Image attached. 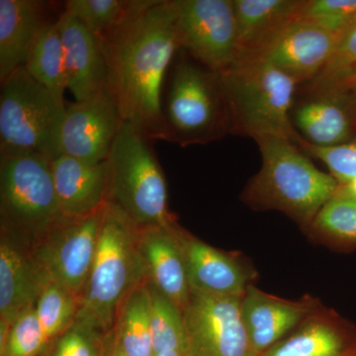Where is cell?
Listing matches in <instances>:
<instances>
[{"label":"cell","instance_id":"35","mask_svg":"<svg viewBox=\"0 0 356 356\" xmlns=\"http://www.w3.org/2000/svg\"><path fill=\"white\" fill-rule=\"evenodd\" d=\"M105 356H128L123 350L115 343L111 332L107 334L106 339V355Z\"/></svg>","mask_w":356,"mask_h":356},{"label":"cell","instance_id":"31","mask_svg":"<svg viewBox=\"0 0 356 356\" xmlns=\"http://www.w3.org/2000/svg\"><path fill=\"white\" fill-rule=\"evenodd\" d=\"M107 334L83 320L54 337L41 356H105Z\"/></svg>","mask_w":356,"mask_h":356},{"label":"cell","instance_id":"33","mask_svg":"<svg viewBox=\"0 0 356 356\" xmlns=\"http://www.w3.org/2000/svg\"><path fill=\"white\" fill-rule=\"evenodd\" d=\"M47 343L36 308L30 307L11 325L6 341L0 344V356H41Z\"/></svg>","mask_w":356,"mask_h":356},{"label":"cell","instance_id":"29","mask_svg":"<svg viewBox=\"0 0 356 356\" xmlns=\"http://www.w3.org/2000/svg\"><path fill=\"white\" fill-rule=\"evenodd\" d=\"M35 308L49 343L74 324L79 313V300L64 288L51 282L40 295Z\"/></svg>","mask_w":356,"mask_h":356},{"label":"cell","instance_id":"34","mask_svg":"<svg viewBox=\"0 0 356 356\" xmlns=\"http://www.w3.org/2000/svg\"><path fill=\"white\" fill-rule=\"evenodd\" d=\"M300 149L324 163L339 185L356 179V139L334 147H317L304 140Z\"/></svg>","mask_w":356,"mask_h":356},{"label":"cell","instance_id":"22","mask_svg":"<svg viewBox=\"0 0 356 356\" xmlns=\"http://www.w3.org/2000/svg\"><path fill=\"white\" fill-rule=\"evenodd\" d=\"M47 3L38 0H0V81L25 64L46 19Z\"/></svg>","mask_w":356,"mask_h":356},{"label":"cell","instance_id":"25","mask_svg":"<svg viewBox=\"0 0 356 356\" xmlns=\"http://www.w3.org/2000/svg\"><path fill=\"white\" fill-rule=\"evenodd\" d=\"M111 334L115 343L128 356H154L151 298L147 281L124 300Z\"/></svg>","mask_w":356,"mask_h":356},{"label":"cell","instance_id":"9","mask_svg":"<svg viewBox=\"0 0 356 356\" xmlns=\"http://www.w3.org/2000/svg\"><path fill=\"white\" fill-rule=\"evenodd\" d=\"M105 206L88 216L63 217L33 245L35 255L51 282L79 300L95 261Z\"/></svg>","mask_w":356,"mask_h":356},{"label":"cell","instance_id":"28","mask_svg":"<svg viewBox=\"0 0 356 356\" xmlns=\"http://www.w3.org/2000/svg\"><path fill=\"white\" fill-rule=\"evenodd\" d=\"M308 229L327 242L356 243L355 199L337 192L318 211Z\"/></svg>","mask_w":356,"mask_h":356},{"label":"cell","instance_id":"37","mask_svg":"<svg viewBox=\"0 0 356 356\" xmlns=\"http://www.w3.org/2000/svg\"><path fill=\"white\" fill-rule=\"evenodd\" d=\"M348 102H350L351 110H353V115H355L356 119V86L355 88L348 93Z\"/></svg>","mask_w":356,"mask_h":356},{"label":"cell","instance_id":"39","mask_svg":"<svg viewBox=\"0 0 356 356\" xmlns=\"http://www.w3.org/2000/svg\"><path fill=\"white\" fill-rule=\"evenodd\" d=\"M351 356H356V350L355 351V353H353V355Z\"/></svg>","mask_w":356,"mask_h":356},{"label":"cell","instance_id":"23","mask_svg":"<svg viewBox=\"0 0 356 356\" xmlns=\"http://www.w3.org/2000/svg\"><path fill=\"white\" fill-rule=\"evenodd\" d=\"M346 332L330 312L318 305L311 315L259 356H351Z\"/></svg>","mask_w":356,"mask_h":356},{"label":"cell","instance_id":"10","mask_svg":"<svg viewBox=\"0 0 356 356\" xmlns=\"http://www.w3.org/2000/svg\"><path fill=\"white\" fill-rule=\"evenodd\" d=\"M180 49L213 72L231 67L236 49L234 0H172Z\"/></svg>","mask_w":356,"mask_h":356},{"label":"cell","instance_id":"6","mask_svg":"<svg viewBox=\"0 0 356 356\" xmlns=\"http://www.w3.org/2000/svg\"><path fill=\"white\" fill-rule=\"evenodd\" d=\"M165 140L180 147L205 145L231 132L219 72L181 58L163 89Z\"/></svg>","mask_w":356,"mask_h":356},{"label":"cell","instance_id":"3","mask_svg":"<svg viewBox=\"0 0 356 356\" xmlns=\"http://www.w3.org/2000/svg\"><path fill=\"white\" fill-rule=\"evenodd\" d=\"M146 281L139 228L118 207L107 202L95 261L79 298L77 320L108 334L124 300Z\"/></svg>","mask_w":356,"mask_h":356},{"label":"cell","instance_id":"13","mask_svg":"<svg viewBox=\"0 0 356 356\" xmlns=\"http://www.w3.org/2000/svg\"><path fill=\"white\" fill-rule=\"evenodd\" d=\"M49 283L33 245L0 228V331L9 332L23 312L36 305Z\"/></svg>","mask_w":356,"mask_h":356},{"label":"cell","instance_id":"15","mask_svg":"<svg viewBox=\"0 0 356 356\" xmlns=\"http://www.w3.org/2000/svg\"><path fill=\"white\" fill-rule=\"evenodd\" d=\"M191 291L216 296L243 297L254 273L240 259L222 252L179 228Z\"/></svg>","mask_w":356,"mask_h":356},{"label":"cell","instance_id":"27","mask_svg":"<svg viewBox=\"0 0 356 356\" xmlns=\"http://www.w3.org/2000/svg\"><path fill=\"white\" fill-rule=\"evenodd\" d=\"M151 298V327L154 355L165 350L186 355V332L181 309L147 282Z\"/></svg>","mask_w":356,"mask_h":356},{"label":"cell","instance_id":"17","mask_svg":"<svg viewBox=\"0 0 356 356\" xmlns=\"http://www.w3.org/2000/svg\"><path fill=\"white\" fill-rule=\"evenodd\" d=\"M57 22L64 46L67 89L76 102H86L107 89L102 40L64 11Z\"/></svg>","mask_w":356,"mask_h":356},{"label":"cell","instance_id":"30","mask_svg":"<svg viewBox=\"0 0 356 356\" xmlns=\"http://www.w3.org/2000/svg\"><path fill=\"white\" fill-rule=\"evenodd\" d=\"M135 3L136 0H67L64 13L102 37L123 20Z\"/></svg>","mask_w":356,"mask_h":356},{"label":"cell","instance_id":"21","mask_svg":"<svg viewBox=\"0 0 356 356\" xmlns=\"http://www.w3.org/2000/svg\"><path fill=\"white\" fill-rule=\"evenodd\" d=\"M293 126L309 144L334 147L356 139V119L348 95L308 96L293 107Z\"/></svg>","mask_w":356,"mask_h":356},{"label":"cell","instance_id":"24","mask_svg":"<svg viewBox=\"0 0 356 356\" xmlns=\"http://www.w3.org/2000/svg\"><path fill=\"white\" fill-rule=\"evenodd\" d=\"M23 67L33 79L50 91L58 105L65 107V51L57 20L48 21L40 30Z\"/></svg>","mask_w":356,"mask_h":356},{"label":"cell","instance_id":"36","mask_svg":"<svg viewBox=\"0 0 356 356\" xmlns=\"http://www.w3.org/2000/svg\"><path fill=\"white\" fill-rule=\"evenodd\" d=\"M337 192L356 200V179L351 180L348 184L339 185V191Z\"/></svg>","mask_w":356,"mask_h":356},{"label":"cell","instance_id":"7","mask_svg":"<svg viewBox=\"0 0 356 356\" xmlns=\"http://www.w3.org/2000/svg\"><path fill=\"white\" fill-rule=\"evenodd\" d=\"M65 107L56 102L24 67L1 81L0 156L39 154L60 156V132Z\"/></svg>","mask_w":356,"mask_h":356},{"label":"cell","instance_id":"2","mask_svg":"<svg viewBox=\"0 0 356 356\" xmlns=\"http://www.w3.org/2000/svg\"><path fill=\"white\" fill-rule=\"evenodd\" d=\"M255 142L262 165L243 191V202L257 210L280 211L308 228L318 211L336 195L339 182L321 172L290 140L262 137Z\"/></svg>","mask_w":356,"mask_h":356},{"label":"cell","instance_id":"18","mask_svg":"<svg viewBox=\"0 0 356 356\" xmlns=\"http://www.w3.org/2000/svg\"><path fill=\"white\" fill-rule=\"evenodd\" d=\"M179 225L139 229V250L147 282L184 310L191 286L179 240Z\"/></svg>","mask_w":356,"mask_h":356},{"label":"cell","instance_id":"12","mask_svg":"<svg viewBox=\"0 0 356 356\" xmlns=\"http://www.w3.org/2000/svg\"><path fill=\"white\" fill-rule=\"evenodd\" d=\"M122 123L120 112L107 89L86 102L65 105L60 156L103 163L108 158Z\"/></svg>","mask_w":356,"mask_h":356},{"label":"cell","instance_id":"11","mask_svg":"<svg viewBox=\"0 0 356 356\" xmlns=\"http://www.w3.org/2000/svg\"><path fill=\"white\" fill-rule=\"evenodd\" d=\"M187 356H254L242 297L191 291L184 310Z\"/></svg>","mask_w":356,"mask_h":356},{"label":"cell","instance_id":"4","mask_svg":"<svg viewBox=\"0 0 356 356\" xmlns=\"http://www.w3.org/2000/svg\"><path fill=\"white\" fill-rule=\"evenodd\" d=\"M232 134L257 140L280 137L301 147L292 123L298 83L261 58L235 63L219 72Z\"/></svg>","mask_w":356,"mask_h":356},{"label":"cell","instance_id":"20","mask_svg":"<svg viewBox=\"0 0 356 356\" xmlns=\"http://www.w3.org/2000/svg\"><path fill=\"white\" fill-rule=\"evenodd\" d=\"M302 1L234 0L236 49L233 64L259 57L286 26L296 20Z\"/></svg>","mask_w":356,"mask_h":356},{"label":"cell","instance_id":"8","mask_svg":"<svg viewBox=\"0 0 356 356\" xmlns=\"http://www.w3.org/2000/svg\"><path fill=\"white\" fill-rule=\"evenodd\" d=\"M51 161L39 154L0 156V228L31 245L63 218Z\"/></svg>","mask_w":356,"mask_h":356},{"label":"cell","instance_id":"32","mask_svg":"<svg viewBox=\"0 0 356 356\" xmlns=\"http://www.w3.org/2000/svg\"><path fill=\"white\" fill-rule=\"evenodd\" d=\"M297 19L343 36L356 24V0H303Z\"/></svg>","mask_w":356,"mask_h":356},{"label":"cell","instance_id":"5","mask_svg":"<svg viewBox=\"0 0 356 356\" xmlns=\"http://www.w3.org/2000/svg\"><path fill=\"white\" fill-rule=\"evenodd\" d=\"M149 142L123 121L106 159L107 202L139 229L177 222L168 211L165 175Z\"/></svg>","mask_w":356,"mask_h":356},{"label":"cell","instance_id":"38","mask_svg":"<svg viewBox=\"0 0 356 356\" xmlns=\"http://www.w3.org/2000/svg\"><path fill=\"white\" fill-rule=\"evenodd\" d=\"M154 356H187L184 353L180 350H165L156 353Z\"/></svg>","mask_w":356,"mask_h":356},{"label":"cell","instance_id":"26","mask_svg":"<svg viewBox=\"0 0 356 356\" xmlns=\"http://www.w3.org/2000/svg\"><path fill=\"white\" fill-rule=\"evenodd\" d=\"M356 86V24L339 40L327 64L307 83L308 96L346 95Z\"/></svg>","mask_w":356,"mask_h":356},{"label":"cell","instance_id":"14","mask_svg":"<svg viewBox=\"0 0 356 356\" xmlns=\"http://www.w3.org/2000/svg\"><path fill=\"white\" fill-rule=\"evenodd\" d=\"M341 37L296 18L257 58L285 72L298 86L308 83L324 69Z\"/></svg>","mask_w":356,"mask_h":356},{"label":"cell","instance_id":"19","mask_svg":"<svg viewBox=\"0 0 356 356\" xmlns=\"http://www.w3.org/2000/svg\"><path fill=\"white\" fill-rule=\"evenodd\" d=\"M58 207L64 218H81L102 209L107 203L106 161L93 163L60 156L51 161Z\"/></svg>","mask_w":356,"mask_h":356},{"label":"cell","instance_id":"1","mask_svg":"<svg viewBox=\"0 0 356 356\" xmlns=\"http://www.w3.org/2000/svg\"><path fill=\"white\" fill-rule=\"evenodd\" d=\"M107 90L122 117L149 140H165V77L180 50L172 0H136L127 15L99 37Z\"/></svg>","mask_w":356,"mask_h":356},{"label":"cell","instance_id":"16","mask_svg":"<svg viewBox=\"0 0 356 356\" xmlns=\"http://www.w3.org/2000/svg\"><path fill=\"white\" fill-rule=\"evenodd\" d=\"M318 307L316 300L290 301L250 284L242 297V316L254 356L284 339Z\"/></svg>","mask_w":356,"mask_h":356}]
</instances>
